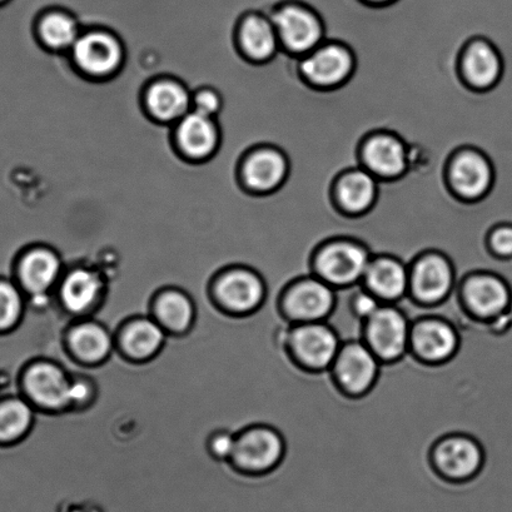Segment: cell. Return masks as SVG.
<instances>
[{
  "mask_svg": "<svg viewBox=\"0 0 512 512\" xmlns=\"http://www.w3.org/2000/svg\"><path fill=\"white\" fill-rule=\"evenodd\" d=\"M371 261L360 241L333 240L325 243L315 257L318 277L331 286L347 287L364 280Z\"/></svg>",
  "mask_w": 512,
  "mask_h": 512,
  "instance_id": "1",
  "label": "cell"
},
{
  "mask_svg": "<svg viewBox=\"0 0 512 512\" xmlns=\"http://www.w3.org/2000/svg\"><path fill=\"white\" fill-rule=\"evenodd\" d=\"M272 23L283 46L293 54L311 53L318 44L325 42L321 17L305 4H281L272 14Z\"/></svg>",
  "mask_w": 512,
  "mask_h": 512,
  "instance_id": "2",
  "label": "cell"
},
{
  "mask_svg": "<svg viewBox=\"0 0 512 512\" xmlns=\"http://www.w3.org/2000/svg\"><path fill=\"white\" fill-rule=\"evenodd\" d=\"M495 173L489 158L476 149H462L447 166V182L461 200H482L494 186Z\"/></svg>",
  "mask_w": 512,
  "mask_h": 512,
  "instance_id": "3",
  "label": "cell"
},
{
  "mask_svg": "<svg viewBox=\"0 0 512 512\" xmlns=\"http://www.w3.org/2000/svg\"><path fill=\"white\" fill-rule=\"evenodd\" d=\"M355 66V56L351 49L336 42L315 49L298 63L303 79L320 89L342 86L354 74Z\"/></svg>",
  "mask_w": 512,
  "mask_h": 512,
  "instance_id": "4",
  "label": "cell"
},
{
  "mask_svg": "<svg viewBox=\"0 0 512 512\" xmlns=\"http://www.w3.org/2000/svg\"><path fill=\"white\" fill-rule=\"evenodd\" d=\"M365 322L367 346L379 359L395 361L405 354L411 330L404 313L382 305Z\"/></svg>",
  "mask_w": 512,
  "mask_h": 512,
  "instance_id": "5",
  "label": "cell"
},
{
  "mask_svg": "<svg viewBox=\"0 0 512 512\" xmlns=\"http://www.w3.org/2000/svg\"><path fill=\"white\" fill-rule=\"evenodd\" d=\"M290 345L297 360L316 371L333 365L341 349L336 332L322 322L300 323L291 332Z\"/></svg>",
  "mask_w": 512,
  "mask_h": 512,
  "instance_id": "6",
  "label": "cell"
},
{
  "mask_svg": "<svg viewBox=\"0 0 512 512\" xmlns=\"http://www.w3.org/2000/svg\"><path fill=\"white\" fill-rule=\"evenodd\" d=\"M336 305L332 286L320 277L301 278L286 293L283 306L292 320L300 323L322 322Z\"/></svg>",
  "mask_w": 512,
  "mask_h": 512,
  "instance_id": "7",
  "label": "cell"
},
{
  "mask_svg": "<svg viewBox=\"0 0 512 512\" xmlns=\"http://www.w3.org/2000/svg\"><path fill=\"white\" fill-rule=\"evenodd\" d=\"M379 369V357L369 346L356 341L341 346L333 362L337 381L352 395L369 391L379 376Z\"/></svg>",
  "mask_w": 512,
  "mask_h": 512,
  "instance_id": "8",
  "label": "cell"
},
{
  "mask_svg": "<svg viewBox=\"0 0 512 512\" xmlns=\"http://www.w3.org/2000/svg\"><path fill=\"white\" fill-rule=\"evenodd\" d=\"M361 163L380 180H396L409 169V152L404 141L395 134H372L362 143Z\"/></svg>",
  "mask_w": 512,
  "mask_h": 512,
  "instance_id": "9",
  "label": "cell"
},
{
  "mask_svg": "<svg viewBox=\"0 0 512 512\" xmlns=\"http://www.w3.org/2000/svg\"><path fill=\"white\" fill-rule=\"evenodd\" d=\"M455 272L451 262L440 253H426L414 263L410 272V287L415 297L427 305H436L450 295Z\"/></svg>",
  "mask_w": 512,
  "mask_h": 512,
  "instance_id": "10",
  "label": "cell"
},
{
  "mask_svg": "<svg viewBox=\"0 0 512 512\" xmlns=\"http://www.w3.org/2000/svg\"><path fill=\"white\" fill-rule=\"evenodd\" d=\"M437 471L450 482H467L481 470L482 452L477 442L465 436H450L436 446Z\"/></svg>",
  "mask_w": 512,
  "mask_h": 512,
  "instance_id": "11",
  "label": "cell"
},
{
  "mask_svg": "<svg viewBox=\"0 0 512 512\" xmlns=\"http://www.w3.org/2000/svg\"><path fill=\"white\" fill-rule=\"evenodd\" d=\"M460 71L469 86L486 91L500 81L504 62L490 42L474 39L462 52Z\"/></svg>",
  "mask_w": 512,
  "mask_h": 512,
  "instance_id": "12",
  "label": "cell"
},
{
  "mask_svg": "<svg viewBox=\"0 0 512 512\" xmlns=\"http://www.w3.org/2000/svg\"><path fill=\"white\" fill-rule=\"evenodd\" d=\"M282 439L277 432L255 429L236 441L233 456L242 467L251 472H267L277 465L283 455Z\"/></svg>",
  "mask_w": 512,
  "mask_h": 512,
  "instance_id": "13",
  "label": "cell"
},
{
  "mask_svg": "<svg viewBox=\"0 0 512 512\" xmlns=\"http://www.w3.org/2000/svg\"><path fill=\"white\" fill-rule=\"evenodd\" d=\"M410 342L417 355L426 362H445L459 346V338L450 323L437 318L417 322L411 330Z\"/></svg>",
  "mask_w": 512,
  "mask_h": 512,
  "instance_id": "14",
  "label": "cell"
},
{
  "mask_svg": "<svg viewBox=\"0 0 512 512\" xmlns=\"http://www.w3.org/2000/svg\"><path fill=\"white\" fill-rule=\"evenodd\" d=\"M333 197L337 207L351 216H361L374 207L379 195V181L367 169L354 168L336 181Z\"/></svg>",
  "mask_w": 512,
  "mask_h": 512,
  "instance_id": "15",
  "label": "cell"
},
{
  "mask_svg": "<svg viewBox=\"0 0 512 512\" xmlns=\"http://www.w3.org/2000/svg\"><path fill=\"white\" fill-rule=\"evenodd\" d=\"M464 300L472 313L481 318L501 315L511 302V292L501 278L480 273L469 277L464 285Z\"/></svg>",
  "mask_w": 512,
  "mask_h": 512,
  "instance_id": "16",
  "label": "cell"
},
{
  "mask_svg": "<svg viewBox=\"0 0 512 512\" xmlns=\"http://www.w3.org/2000/svg\"><path fill=\"white\" fill-rule=\"evenodd\" d=\"M23 385L31 399L42 406L57 409L71 402L72 384L56 366H32L23 376Z\"/></svg>",
  "mask_w": 512,
  "mask_h": 512,
  "instance_id": "17",
  "label": "cell"
},
{
  "mask_svg": "<svg viewBox=\"0 0 512 512\" xmlns=\"http://www.w3.org/2000/svg\"><path fill=\"white\" fill-rule=\"evenodd\" d=\"M364 282L366 290L380 301L391 302L404 297L410 286V273L397 258L382 256L370 261Z\"/></svg>",
  "mask_w": 512,
  "mask_h": 512,
  "instance_id": "18",
  "label": "cell"
},
{
  "mask_svg": "<svg viewBox=\"0 0 512 512\" xmlns=\"http://www.w3.org/2000/svg\"><path fill=\"white\" fill-rule=\"evenodd\" d=\"M79 67L92 74H107L121 62L122 51L116 39L104 33H91L74 44Z\"/></svg>",
  "mask_w": 512,
  "mask_h": 512,
  "instance_id": "19",
  "label": "cell"
},
{
  "mask_svg": "<svg viewBox=\"0 0 512 512\" xmlns=\"http://www.w3.org/2000/svg\"><path fill=\"white\" fill-rule=\"evenodd\" d=\"M290 163L285 154L276 149H262L252 154L245 166V180L251 190L271 192L286 181Z\"/></svg>",
  "mask_w": 512,
  "mask_h": 512,
  "instance_id": "20",
  "label": "cell"
},
{
  "mask_svg": "<svg viewBox=\"0 0 512 512\" xmlns=\"http://www.w3.org/2000/svg\"><path fill=\"white\" fill-rule=\"evenodd\" d=\"M218 295L232 311L255 310L265 296V287L260 278L248 271H233L222 278Z\"/></svg>",
  "mask_w": 512,
  "mask_h": 512,
  "instance_id": "21",
  "label": "cell"
},
{
  "mask_svg": "<svg viewBox=\"0 0 512 512\" xmlns=\"http://www.w3.org/2000/svg\"><path fill=\"white\" fill-rule=\"evenodd\" d=\"M59 267L58 258L48 251L29 253L19 266V278L22 285L33 295H42L56 282Z\"/></svg>",
  "mask_w": 512,
  "mask_h": 512,
  "instance_id": "22",
  "label": "cell"
},
{
  "mask_svg": "<svg viewBox=\"0 0 512 512\" xmlns=\"http://www.w3.org/2000/svg\"><path fill=\"white\" fill-rule=\"evenodd\" d=\"M178 139L183 151L192 157H206L215 149L217 131L210 117L201 113L188 114L178 129Z\"/></svg>",
  "mask_w": 512,
  "mask_h": 512,
  "instance_id": "23",
  "label": "cell"
},
{
  "mask_svg": "<svg viewBox=\"0 0 512 512\" xmlns=\"http://www.w3.org/2000/svg\"><path fill=\"white\" fill-rule=\"evenodd\" d=\"M242 47L255 61H267L277 53V32L266 18L251 16L243 22Z\"/></svg>",
  "mask_w": 512,
  "mask_h": 512,
  "instance_id": "24",
  "label": "cell"
},
{
  "mask_svg": "<svg viewBox=\"0 0 512 512\" xmlns=\"http://www.w3.org/2000/svg\"><path fill=\"white\" fill-rule=\"evenodd\" d=\"M190 106L188 94L177 83L161 82L151 88L148 107L161 121H173L183 116Z\"/></svg>",
  "mask_w": 512,
  "mask_h": 512,
  "instance_id": "25",
  "label": "cell"
},
{
  "mask_svg": "<svg viewBox=\"0 0 512 512\" xmlns=\"http://www.w3.org/2000/svg\"><path fill=\"white\" fill-rule=\"evenodd\" d=\"M33 422V411L17 396L0 401V444L11 445L22 439Z\"/></svg>",
  "mask_w": 512,
  "mask_h": 512,
  "instance_id": "26",
  "label": "cell"
},
{
  "mask_svg": "<svg viewBox=\"0 0 512 512\" xmlns=\"http://www.w3.org/2000/svg\"><path fill=\"white\" fill-rule=\"evenodd\" d=\"M99 290L101 281L93 272L78 270L63 283L62 298L69 310L82 312L96 301Z\"/></svg>",
  "mask_w": 512,
  "mask_h": 512,
  "instance_id": "27",
  "label": "cell"
},
{
  "mask_svg": "<svg viewBox=\"0 0 512 512\" xmlns=\"http://www.w3.org/2000/svg\"><path fill=\"white\" fill-rule=\"evenodd\" d=\"M71 345L84 361L98 362L111 350V338L102 327L94 323H84L73 330Z\"/></svg>",
  "mask_w": 512,
  "mask_h": 512,
  "instance_id": "28",
  "label": "cell"
},
{
  "mask_svg": "<svg viewBox=\"0 0 512 512\" xmlns=\"http://www.w3.org/2000/svg\"><path fill=\"white\" fill-rule=\"evenodd\" d=\"M164 335L156 323L139 320L129 326L124 335V346L136 357H148L162 346Z\"/></svg>",
  "mask_w": 512,
  "mask_h": 512,
  "instance_id": "29",
  "label": "cell"
},
{
  "mask_svg": "<svg viewBox=\"0 0 512 512\" xmlns=\"http://www.w3.org/2000/svg\"><path fill=\"white\" fill-rule=\"evenodd\" d=\"M159 320L173 331L186 330L193 317L190 300L180 292H167L159 298L157 305Z\"/></svg>",
  "mask_w": 512,
  "mask_h": 512,
  "instance_id": "30",
  "label": "cell"
},
{
  "mask_svg": "<svg viewBox=\"0 0 512 512\" xmlns=\"http://www.w3.org/2000/svg\"><path fill=\"white\" fill-rule=\"evenodd\" d=\"M23 315V298L11 278H0V332L13 330Z\"/></svg>",
  "mask_w": 512,
  "mask_h": 512,
  "instance_id": "31",
  "label": "cell"
},
{
  "mask_svg": "<svg viewBox=\"0 0 512 512\" xmlns=\"http://www.w3.org/2000/svg\"><path fill=\"white\" fill-rule=\"evenodd\" d=\"M44 41L56 49L71 47L78 41V29L72 18L54 13L44 19L41 26Z\"/></svg>",
  "mask_w": 512,
  "mask_h": 512,
  "instance_id": "32",
  "label": "cell"
},
{
  "mask_svg": "<svg viewBox=\"0 0 512 512\" xmlns=\"http://www.w3.org/2000/svg\"><path fill=\"white\" fill-rule=\"evenodd\" d=\"M490 251L495 256L504 258V260H512V225L504 223L494 228L489 233Z\"/></svg>",
  "mask_w": 512,
  "mask_h": 512,
  "instance_id": "33",
  "label": "cell"
},
{
  "mask_svg": "<svg viewBox=\"0 0 512 512\" xmlns=\"http://www.w3.org/2000/svg\"><path fill=\"white\" fill-rule=\"evenodd\" d=\"M381 306L382 303H380L379 298L367 290L357 292L351 301V310L354 312V315L365 321L374 315Z\"/></svg>",
  "mask_w": 512,
  "mask_h": 512,
  "instance_id": "34",
  "label": "cell"
},
{
  "mask_svg": "<svg viewBox=\"0 0 512 512\" xmlns=\"http://www.w3.org/2000/svg\"><path fill=\"white\" fill-rule=\"evenodd\" d=\"M195 104L198 113L210 117L220 108V99L213 92L203 91L197 94Z\"/></svg>",
  "mask_w": 512,
  "mask_h": 512,
  "instance_id": "35",
  "label": "cell"
},
{
  "mask_svg": "<svg viewBox=\"0 0 512 512\" xmlns=\"http://www.w3.org/2000/svg\"><path fill=\"white\" fill-rule=\"evenodd\" d=\"M235 447L236 440H233V437L230 435L218 436L215 442H213V451H215L216 454L221 457L233 455V452H235Z\"/></svg>",
  "mask_w": 512,
  "mask_h": 512,
  "instance_id": "36",
  "label": "cell"
},
{
  "mask_svg": "<svg viewBox=\"0 0 512 512\" xmlns=\"http://www.w3.org/2000/svg\"><path fill=\"white\" fill-rule=\"evenodd\" d=\"M88 396V387L86 384H72L71 402H81Z\"/></svg>",
  "mask_w": 512,
  "mask_h": 512,
  "instance_id": "37",
  "label": "cell"
},
{
  "mask_svg": "<svg viewBox=\"0 0 512 512\" xmlns=\"http://www.w3.org/2000/svg\"><path fill=\"white\" fill-rule=\"evenodd\" d=\"M365 3L370 4V6H387V4L395 3L396 0H364Z\"/></svg>",
  "mask_w": 512,
  "mask_h": 512,
  "instance_id": "38",
  "label": "cell"
},
{
  "mask_svg": "<svg viewBox=\"0 0 512 512\" xmlns=\"http://www.w3.org/2000/svg\"><path fill=\"white\" fill-rule=\"evenodd\" d=\"M0 2H2V0H0Z\"/></svg>",
  "mask_w": 512,
  "mask_h": 512,
  "instance_id": "39",
  "label": "cell"
}]
</instances>
